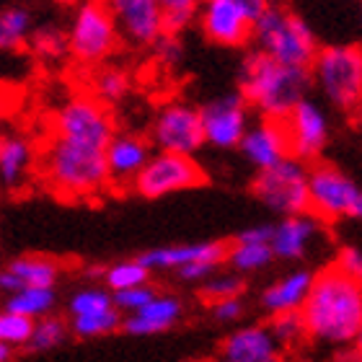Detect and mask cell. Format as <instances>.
<instances>
[{
  "mask_svg": "<svg viewBox=\"0 0 362 362\" xmlns=\"http://www.w3.org/2000/svg\"><path fill=\"white\" fill-rule=\"evenodd\" d=\"M313 272L295 269L285 277H279L274 285H269L262 293V308L274 316V313H285V310H300L308 300V293L313 287Z\"/></svg>",
  "mask_w": 362,
  "mask_h": 362,
  "instance_id": "obj_23",
  "label": "cell"
},
{
  "mask_svg": "<svg viewBox=\"0 0 362 362\" xmlns=\"http://www.w3.org/2000/svg\"><path fill=\"white\" fill-rule=\"evenodd\" d=\"M241 153L246 156L251 166H257V171L274 166L279 160H285L287 156H293L285 119H267V117H262V122L251 124L241 143Z\"/></svg>",
  "mask_w": 362,
  "mask_h": 362,
  "instance_id": "obj_16",
  "label": "cell"
},
{
  "mask_svg": "<svg viewBox=\"0 0 362 362\" xmlns=\"http://www.w3.org/2000/svg\"><path fill=\"white\" fill-rule=\"evenodd\" d=\"M189 362H202V360H189Z\"/></svg>",
  "mask_w": 362,
  "mask_h": 362,
  "instance_id": "obj_52",
  "label": "cell"
},
{
  "mask_svg": "<svg viewBox=\"0 0 362 362\" xmlns=\"http://www.w3.org/2000/svg\"><path fill=\"white\" fill-rule=\"evenodd\" d=\"M34 166V145L26 135L8 132L0 140V179L6 187H18Z\"/></svg>",
  "mask_w": 362,
  "mask_h": 362,
  "instance_id": "obj_24",
  "label": "cell"
},
{
  "mask_svg": "<svg viewBox=\"0 0 362 362\" xmlns=\"http://www.w3.org/2000/svg\"><path fill=\"white\" fill-rule=\"evenodd\" d=\"M204 37L220 47H243L254 37L257 18L230 0H202L197 13Z\"/></svg>",
  "mask_w": 362,
  "mask_h": 362,
  "instance_id": "obj_13",
  "label": "cell"
},
{
  "mask_svg": "<svg viewBox=\"0 0 362 362\" xmlns=\"http://www.w3.org/2000/svg\"><path fill=\"white\" fill-rule=\"evenodd\" d=\"M310 81L308 68L282 65L259 49L246 54L238 68V90L251 109L267 119H287L305 98Z\"/></svg>",
  "mask_w": 362,
  "mask_h": 362,
  "instance_id": "obj_3",
  "label": "cell"
},
{
  "mask_svg": "<svg viewBox=\"0 0 362 362\" xmlns=\"http://www.w3.org/2000/svg\"><path fill=\"white\" fill-rule=\"evenodd\" d=\"M151 143L135 132H117L106 145V166L112 187H132L148 160H151Z\"/></svg>",
  "mask_w": 362,
  "mask_h": 362,
  "instance_id": "obj_17",
  "label": "cell"
},
{
  "mask_svg": "<svg viewBox=\"0 0 362 362\" xmlns=\"http://www.w3.org/2000/svg\"><path fill=\"white\" fill-rule=\"evenodd\" d=\"M272 233H274V226H259V228H246L235 238L251 243H272Z\"/></svg>",
  "mask_w": 362,
  "mask_h": 362,
  "instance_id": "obj_43",
  "label": "cell"
},
{
  "mask_svg": "<svg viewBox=\"0 0 362 362\" xmlns=\"http://www.w3.org/2000/svg\"><path fill=\"white\" fill-rule=\"evenodd\" d=\"M212 316L218 318L220 324H233L243 316V300L241 298H226V300L210 303Z\"/></svg>",
  "mask_w": 362,
  "mask_h": 362,
  "instance_id": "obj_40",
  "label": "cell"
},
{
  "mask_svg": "<svg viewBox=\"0 0 362 362\" xmlns=\"http://www.w3.org/2000/svg\"><path fill=\"white\" fill-rule=\"evenodd\" d=\"M70 329L81 339H96L106 334L122 329V310L109 308L98 313H86V316H70Z\"/></svg>",
  "mask_w": 362,
  "mask_h": 362,
  "instance_id": "obj_32",
  "label": "cell"
},
{
  "mask_svg": "<svg viewBox=\"0 0 362 362\" xmlns=\"http://www.w3.org/2000/svg\"><path fill=\"white\" fill-rule=\"evenodd\" d=\"M29 49L31 54L42 62H60L62 57L70 54V39L68 31L57 29V26H39L34 29L29 39Z\"/></svg>",
  "mask_w": 362,
  "mask_h": 362,
  "instance_id": "obj_28",
  "label": "cell"
},
{
  "mask_svg": "<svg viewBox=\"0 0 362 362\" xmlns=\"http://www.w3.org/2000/svg\"><path fill=\"white\" fill-rule=\"evenodd\" d=\"M355 122H357V127L362 129V106H360V109H357V112H355Z\"/></svg>",
  "mask_w": 362,
  "mask_h": 362,
  "instance_id": "obj_50",
  "label": "cell"
},
{
  "mask_svg": "<svg viewBox=\"0 0 362 362\" xmlns=\"http://www.w3.org/2000/svg\"><path fill=\"white\" fill-rule=\"evenodd\" d=\"M285 124L287 135H290V151L295 158L305 160V163L321 158V153L329 143V119L316 101L303 98L290 112Z\"/></svg>",
  "mask_w": 362,
  "mask_h": 362,
  "instance_id": "obj_14",
  "label": "cell"
},
{
  "mask_svg": "<svg viewBox=\"0 0 362 362\" xmlns=\"http://www.w3.org/2000/svg\"><path fill=\"white\" fill-rule=\"evenodd\" d=\"M254 47L269 54L282 65L308 68L318 54V42L313 31L300 16L290 13L287 8L269 6L254 23Z\"/></svg>",
  "mask_w": 362,
  "mask_h": 362,
  "instance_id": "obj_4",
  "label": "cell"
},
{
  "mask_svg": "<svg viewBox=\"0 0 362 362\" xmlns=\"http://www.w3.org/2000/svg\"><path fill=\"white\" fill-rule=\"evenodd\" d=\"M230 3H235V6H241L243 11L249 16H254V18H259V16L264 13L267 8L272 6L269 0H230Z\"/></svg>",
  "mask_w": 362,
  "mask_h": 362,
  "instance_id": "obj_45",
  "label": "cell"
},
{
  "mask_svg": "<svg viewBox=\"0 0 362 362\" xmlns=\"http://www.w3.org/2000/svg\"><path fill=\"white\" fill-rule=\"evenodd\" d=\"M324 220L316 218L313 212H303V215H287L274 226L272 233V249L274 257L282 262H298L308 254L310 243L321 230Z\"/></svg>",
  "mask_w": 362,
  "mask_h": 362,
  "instance_id": "obj_20",
  "label": "cell"
},
{
  "mask_svg": "<svg viewBox=\"0 0 362 362\" xmlns=\"http://www.w3.org/2000/svg\"><path fill=\"white\" fill-rule=\"evenodd\" d=\"M355 218L362 220V197H360V204H357V212H355Z\"/></svg>",
  "mask_w": 362,
  "mask_h": 362,
  "instance_id": "obj_51",
  "label": "cell"
},
{
  "mask_svg": "<svg viewBox=\"0 0 362 362\" xmlns=\"http://www.w3.org/2000/svg\"><path fill=\"white\" fill-rule=\"evenodd\" d=\"M202 0H160L163 8V29L171 34H181L199 13Z\"/></svg>",
  "mask_w": 362,
  "mask_h": 362,
  "instance_id": "obj_37",
  "label": "cell"
},
{
  "mask_svg": "<svg viewBox=\"0 0 362 362\" xmlns=\"http://www.w3.org/2000/svg\"><path fill=\"white\" fill-rule=\"evenodd\" d=\"M310 168L305 160L287 156L274 166L257 171V179L251 184V192L259 202L277 212L282 218L287 215H303L310 212V192H308Z\"/></svg>",
  "mask_w": 362,
  "mask_h": 362,
  "instance_id": "obj_7",
  "label": "cell"
},
{
  "mask_svg": "<svg viewBox=\"0 0 362 362\" xmlns=\"http://www.w3.org/2000/svg\"><path fill=\"white\" fill-rule=\"evenodd\" d=\"M352 344H355V347L362 352V326H360V332H357V337H355V341H352Z\"/></svg>",
  "mask_w": 362,
  "mask_h": 362,
  "instance_id": "obj_48",
  "label": "cell"
},
{
  "mask_svg": "<svg viewBox=\"0 0 362 362\" xmlns=\"http://www.w3.org/2000/svg\"><path fill=\"white\" fill-rule=\"evenodd\" d=\"M243 290H246V282H243L241 272H223V274H212L199 285V295H202L207 303L215 300H226V298H241Z\"/></svg>",
  "mask_w": 362,
  "mask_h": 362,
  "instance_id": "obj_34",
  "label": "cell"
},
{
  "mask_svg": "<svg viewBox=\"0 0 362 362\" xmlns=\"http://www.w3.org/2000/svg\"><path fill=\"white\" fill-rule=\"evenodd\" d=\"M310 212L324 223H337L341 218H355L362 189L332 163H313L308 174Z\"/></svg>",
  "mask_w": 362,
  "mask_h": 362,
  "instance_id": "obj_11",
  "label": "cell"
},
{
  "mask_svg": "<svg viewBox=\"0 0 362 362\" xmlns=\"http://www.w3.org/2000/svg\"><path fill=\"white\" fill-rule=\"evenodd\" d=\"M119 23L122 37L129 45L151 47L163 34V8L160 0H106Z\"/></svg>",
  "mask_w": 362,
  "mask_h": 362,
  "instance_id": "obj_15",
  "label": "cell"
},
{
  "mask_svg": "<svg viewBox=\"0 0 362 362\" xmlns=\"http://www.w3.org/2000/svg\"><path fill=\"white\" fill-rule=\"evenodd\" d=\"M60 279V264L49 257H16L0 274V287L6 293H16L21 287H54Z\"/></svg>",
  "mask_w": 362,
  "mask_h": 362,
  "instance_id": "obj_21",
  "label": "cell"
},
{
  "mask_svg": "<svg viewBox=\"0 0 362 362\" xmlns=\"http://www.w3.org/2000/svg\"><path fill=\"white\" fill-rule=\"evenodd\" d=\"M300 362H308V360H300Z\"/></svg>",
  "mask_w": 362,
  "mask_h": 362,
  "instance_id": "obj_53",
  "label": "cell"
},
{
  "mask_svg": "<svg viewBox=\"0 0 362 362\" xmlns=\"http://www.w3.org/2000/svg\"><path fill=\"white\" fill-rule=\"evenodd\" d=\"M73 332L70 329V321H65L62 316H42L37 318V324H34V334H31V341H29V352H49V349L60 347L62 341L68 339V334Z\"/></svg>",
  "mask_w": 362,
  "mask_h": 362,
  "instance_id": "obj_33",
  "label": "cell"
},
{
  "mask_svg": "<svg viewBox=\"0 0 362 362\" xmlns=\"http://www.w3.org/2000/svg\"><path fill=\"white\" fill-rule=\"evenodd\" d=\"M148 277H151V269L137 257V259H124V262H114V264L104 267L101 285H106L112 293H119V290H129V287L148 285Z\"/></svg>",
  "mask_w": 362,
  "mask_h": 362,
  "instance_id": "obj_30",
  "label": "cell"
},
{
  "mask_svg": "<svg viewBox=\"0 0 362 362\" xmlns=\"http://www.w3.org/2000/svg\"><path fill=\"white\" fill-rule=\"evenodd\" d=\"M334 264L339 267L341 272H347L349 277L362 282V251L352 249V246H344V249L337 254V262Z\"/></svg>",
  "mask_w": 362,
  "mask_h": 362,
  "instance_id": "obj_41",
  "label": "cell"
},
{
  "mask_svg": "<svg viewBox=\"0 0 362 362\" xmlns=\"http://www.w3.org/2000/svg\"><path fill=\"white\" fill-rule=\"evenodd\" d=\"M272 259H277L272 243H251V241H238V238L233 243H228L226 264L233 272H241V274L264 269V267L272 264Z\"/></svg>",
  "mask_w": 362,
  "mask_h": 362,
  "instance_id": "obj_26",
  "label": "cell"
},
{
  "mask_svg": "<svg viewBox=\"0 0 362 362\" xmlns=\"http://www.w3.org/2000/svg\"><path fill=\"white\" fill-rule=\"evenodd\" d=\"M151 143L156 151L194 156L207 145L202 124V109L187 101H168L156 112L151 124Z\"/></svg>",
  "mask_w": 362,
  "mask_h": 362,
  "instance_id": "obj_10",
  "label": "cell"
},
{
  "mask_svg": "<svg viewBox=\"0 0 362 362\" xmlns=\"http://www.w3.org/2000/svg\"><path fill=\"white\" fill-rule=\"evenodd\" d=\"M218 269V264H210V262H194V264H187L179 269V277L187 279V282H204L207 277H212Z\"/></svg>",
  "mask_w": 362,
  "mask_h": 362,
  "instance_id": "obj_42",
  "label": "cell"
},
{
  "mask_svg": "<svg viewBox=\"0 0 362 362\" xmlns=\"http://www.w3.org/2000/svg\"><path fill=\"white\" fill-rule=\"evenodd\" d=\"M98 101H104L106 106L119 104L122 98L129 93V76L122 68L114 65H104L90 76V90Z\"/></svg>",
  "mask_w": 362,
  "mask_h": 362,
  "instance_id": "obj_29",
  "label": "cell"
},
{
  "mask_svg": "<svg viewBox=\"0 0 362 362\" xmlns=\"http://www.w3.org/2000/svg\"><path fill=\"white\" fill-rule=\"evenodd\" d=\"M13 349L11 344H6V341H0V362H8L11 357H13Z\"/></svg>",
  "mask_w": 362,
  "mask_h": 362,
  "instance_id": "obj_46",
  "label": "cell"
},
{
  "mask_svg": "<svg viewBox=\"0 0 362 362\" xmlns=\"http://www.w3.org/2000/svg\"><path fill=\"white\" fill-rule=\"evenodd\" d=\"M308 334L321 344H352L362 326V282L337 264L324 267L313 277L308 300L303 305Z\"/></svg>",
  "mask_w": 362,
  "mask_h": 362,
  "instance_id": "obj_1",
  "label": "cell"
},
{
  "mask_svg": "<svg viewBox=\"0 0 362 362\" xmlns=\"http://www.w3.org/2000/svg\"><path fill=\"white\" fill-rule=\"evenodd\" d=\"M249 101L243 93H226L220 98H212L210 104L202 106V124L207 145L220 148V151H230V148H241L243 137L249 132Z\"/></svg>",
  "mask_w": 362,
  "mask_h": 362,
  "instance_id": "obj_12",
  "label": "cell"
},
{
  "mask_svg": "<svg viewBox=\"0 0 362 362\" xmlns=\"http://www.w3.org/2000/svg\"><path fill=\"white\" fill-rule=\"evenodd\" d=\"M181 300L176 295H156L148 305L122 318V332L132 337H153V334L168 332L181 318Z\"/></svg>",
  "mask_w": 362,
  "mask_h": 362,
  "instance_id": "obj_22",
  "label": "cell"
},
{
  "mask_svg": "<svg viewBox=\"0 0 362 362\" xmlns=\"http://www.w3.org/2000/svg\"><path fill=\"white\" fill-rule=\"evenodd\" d=\"M34 318L16 313V310H3L0 313V341H6L11 347H29L31 334H34Z\"/></svg>",
  "mask_w": 362,
  "mask_h": 362,
  "instance_id": "obj_35",
  "label": "cell"
},
{
  "mask_svg": "<svg viewBox=\"0 0 362 362\" xmlns=\"http://www.w3.org/2000/svg\"><path fill=\"white\" fill-rule=\"evenodd\" d=\"M31 34H34V16L26 6H8L0 13V47L6 52L21 49L29 45Z\"/></svg>",
  "mask_w": 362,
  "mask_h": 362,
  "instance_id": "obj_25",
  "label": "cell"
},
{
  "mask_svg": "<svg viewBox=\"0 0 362 362\" xmlns=\"http://www.w3.org/2000/svg\"><path fill=\"white\" fill-rule=\"evenodd\" d=\"M282 347L274 339L269 324L241 326L230 332L220 344V357L233 362H264L279 357Z\"/></svg>",
  "mask_w": 362,
  "mask_h": 362,
  "instance_id": "obj_19",
  "label": "cell"
},
{
  "mask_svg": "<svg viewBox=\"0 0 362 362\" xmlns=\"http://www.w3.org/2000/svg\"><path fill=\"white\" fill-rule=\"evenodd\" d=\"M228 243L202 241V243H176V246H160V249L145 251L140 262L148 269H176L194 264V262H210V264H226Z\"/></svg>",
  "mask_w": 362,
  "mask_h": 362,
  "instance_id": "obj_18",
  "label": "cell"
},
{
  "mask_svg": "<svg viewBox=\"0 0 362 362\" xmlns=\"http://www.w3.org/2000/svg\"><path fill=\"white\" fill-rule=\"evenodd\" d=\"M52 3H57V6H78L81 0H52Z\"/></svg>",
  "mask_w": 362,
  "mask_h": 362,
  "instance_id": "obj_47",
  "label": "cell"
},
{
  "mask_svg": "<svg viewBox=\"0 0 362 362\" xmlns=\"http://www.w3.org/2000/svg\"><path fill=\"white\" fill-rule=\"evenodd\" d=\"M269 329L274 334V339L279 341L282 349H295L300 347L303 341L310 339L308 324L303 310H285V313H274L269 318Z\"/></svg>",
  "mask_w": 362,
  "mask_h": 362,
  "instance_id": "obj_31",
  "label": "cell"
},
{
  "mask_svg": "<svg viewBox=\"0 0 362 362\" xmlns=\"http://www.w3.org/2000/svg\"><path fill=\"white\" fill-rule=\"evenodd\" d=\"M52 135L106 148L117 135V129H114L112 112L104 101H98L93 93H76L54 112Z\"/></svg>",
  "mask_w": 362,
  "mask_h": 362,
  "instance_id": "obj_8",
  "label": "cell"
},
{
  "mask_svg": "<svg viewBox=\"0 0 362 362\" xmlns=\"http://www.w3.org/2000/svg\"><path fill=\"white\" fill-rule=\"evenodd\" d=\"M156 295L158 293H156L151 285L129 287V290H119V293H114V305H117V310H122V313H127L129 316V313H137L143 305H148Z\"/></svg>",
  "mask_w": 362,
  "mask_h": 362,
  "instance_id": "obj_39",
  "label": "cell"
},
{
  "mask_svg": "<svg viewBox=\"0 0 362 362\" xmlns=\"http://www.w3.org/2000/svg\"><path fill=\"white\" fill-rule=\"evenodd\" d=\"M310 78L329 98V104L355 114L362 106V47H321L310 65Z\"/></svg>",
  "mask_w": 362,
  "mask_h": 362,
  "instance_id": "obj_5",
  "label": "cell"
},
{
  "mask_svg": "<svg viewBox=\"0 0 362 362\" xmlns=\"http://www.w3.org/2000/svg\"><path fill=\"white\" fill-rule=\"evenodd\" d=\"M54 287H21L16 293H8L6 310H16V313H23L29 318H42L49 316L54 308Z\"/></svg>",
  "mask_w": 362,
  "mask_h": 362,
  "instance_id": "obj_27",
  "label": "cell"
},
{
  "mask_svg": "<svg viewBox=\"0 0 362 362\" xmlns=\"http://www.w3.org/2000/svg\"><path fill=\"white\" fill-rule=\"evenodd\" d=\"M204 181H207V174L194 160V156L156 151L148 160V166L135 179L132 189H135V194L145 197V199H160L166 194L202 187Z\"/></svg>",
  "mask_w": 362,
  "mask_h": 362,
  "instance_id": "obj_9",
  "label": "cell"
},
{
  "mask_svg": "<svg viewBox=\"0 0 362 362\" xmlns=\"http://www.w3.org/2000/svg\"><path fill=\"white\" fill-rule=\"evenodd\" d=\"M70 57L78 65L93 68L117 52L122 39L119 23L106 0H81L68 26Z\"/></svg>",
  "mask_w": 362,
  "mask_h": 362,
  "instance_id": "obj_6",
  "label": "cell"
},
{
  "mask_svg": "<svg viewBox=\"0 0 362 362\" xmlns=\"http://www.w3.org/2000/svg\"><path fill=\"white\" fill-rule=\"evenodd\" d=\"M215 362H233V360H226V357H218ZM264 362H285L282 357H274V360H264Z\"/></svg>",
  "mask_w": 362,
  "mask_h": 362,
  "instance_id": "obj_49",
  "label": "cell"
},
{
  "mask_svg": "<svg viewBox=\"0 0 362 362\" xmlns=\"http://www.w3.org/2000/svg\"><path fill=\"white\" fill-rule=\"evenodd\" d=\"M151 49H153L156 62L163 65V68H176L181 62V57H184L179 34H171V31H163V34L151 45Z\"/></svg>",
  "mask_w": 362,
  "mask_h": 362,
  "instance_id": "obj_38",
  "label": "cell"
},
{
  "mask_svg": "<svg viewBox=\"0 0 362 362\" xmlns=\"http://www.w3.org/2000/svg\"><path fill=\"white\" fill-rule=\"evenodd\" d=\"M39 171L47 189L62 199H90L112 187L106 148L78 143L60 135H49L42 151Z\"/></svg>",
  "mask_w": 362,
  "mask_h": 362,
  "instance_id": "obj_2",
  "label": "cell"
},
{
  "mask_svg": "<svg viewBox=\"0 0 362 362\" xmlns=\"http://www.w3.org/2000/svg\"><path fill=\"white\" fill-rule=\"evenodd\" d=\"M332 362H362V352L355 344H341L332 355Z\"/></svg>",
  "mask_w": 362,
  "mask_h": 362,
  "instance_id": "obj_44",
  "label": "cell"
},
{
  "mask_svg": "<svg viewBox=\"0 0 362 362\" xmlns=\"http://www.w3.org/2000/svg\"><path fill=\"white\" fill-rule=\"evenodd\" d=\"M117 308L114 305V293L109 287H83L70 298V316H86V313H98V310Z\"/></svg>",
  "mask_w": 362,
  "mask_h": 362,
  "instance_id": "obj_36",
  "label": "cell"
}]
</instances>
